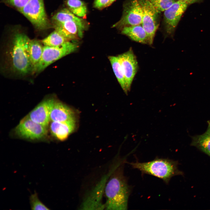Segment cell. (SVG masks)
Segmentation results:
<instances>
[{"label":"cell","instance_id":"6da1fadb","mask_svg":"<svg viewBox=\"0 0 210 210\" xmlns=\"http://www.w3.org/2000/svg\"><path fill=\"white\" fill-rule=\"evenodd\" d=\"M106 183L104 192L107 210H124L128 208L131 188L121 168H117Z\"/></svg>","mask_w":210,"mask_h":210},{"label":"cell","instance_id":"7a4b0ae2","mask_svg":"<svg viewBox=\"0 0 210 210\" xmlns=\"http://www.w3.org/2000/svg\"><path fill=\"white\" fill-rule=\"evenodd\" d=\"M30 39L25 34L17 32L13 36L10 45L9 53L11 68L20 76L32 73V67L28 52Z\"/></svg>","mask_w":210,"mask_h":210},{"label":"cell","instance_id":"3957f363","mask_svg":"<svg viewBox=\"0 0 210 210\" xmlns=\"http://www.w3.org/2000/svg\"><path fill=\"white\" fill-rule=\"evenodd\" d=\"M132 167L141 171L142 174L153 176L162 180L168 183L173 176L180 172L177 168L176 162L169 159L156 158L146 162L129 163Z\"/></svg>","mask_w":210,"mask_h":210},{"label":"cell","instance_id":"277c9868","mask_svg":"<svg viewBox=\"0 0 210 210\" xmlns=\"http://www.w3.org/2000/svg\"><path fill=\"white\" fill-rule=\"evenodd\" d=\"M19 11L38 30H43L53 27L46 13L43 0H30Z\"/></svg>","mask_w":210,"mask_h":210},{"label":"cell","instance_id":"5b68a950","mask_svg":"<svg viewBox=\"0 0 210 210\" xmlns=\"http://www.w3.org/2000/svg\"><path fill=\"white\" fill-rule=\"evenodd\" d=\"M78 47L77 43L70 41L58 46H44L41 59L34 69L32 74L41 72L53 62L75 51Z\"/></svg>","mask_w":210,"mask_h":210},{"label":"cell","instance_id":"8992f818","mask_svg":"<svg viewBox=\"0 0 210 210\" xmlns=\"http://www.w3.org/2000/svg\"><path fill=\"white\" fill-rule=\"evenodd\" d=\"M143 11L141 24L148 36L149 45L152 44L159 25V11L149 0H139Z\"/></svg>","mask_w":210,"mask_h":210},{"label":"cell","instance_id":"52a82bcc","mask_svg":"<svg viewBox=\"0 0 210 210\" xmlns=\"http://www.w3.org/2000/svg\"><path fill=\"white\" fill-rule=\"evenodd\" d=\"M113 171L104 176L100 181L86 194L80 205L82 210L103 209L105 204L102 203V198L109 176Z\"/></svg>","mask_w":210,"mask_h":210},{"label":"cell","instance_id":"ba28073f","mask_svg":"<svg viewBox=\"0 0 210 210\" xmlns=\"http://www.w3.org/2000/svg\"><path fill=\"white\" fill-rule=\"evenodd\" d=\"M143 11L139 0H130L124 5L121 18L113 27L122 28L126 26L141 24Z\"/></svg>","mask_w":210,"mask_h":210},{"label":"cell","instance_id":"9c48e42d","mask_svg":"<svg viewBox=\"0 0 210 210\" xmlns=\"http://www.w3.org/2000/svg\"><path fill=\"white\" fill-rule=\"evenodd\" d=\"M47 127L36 123L27 116L22 119L15 129L19 137L31 140L41 139L47 135Z\"/></svg>","mask_w":210,"mask_h":210},{"label":"cell","instance_id":"30bf717a","mask_svg":"<svg viewBox=\"0 0 210 210\" xmlns=\"http://www.w3.org/2000/svg\"><path fill=\"white\" fill-rule=\"evenodd\" d=\"M188 5L184 1L177 0L164 11L165 28L168 34L173 33Z\"/></svg>","mask_w":210,"mask_h":210},{"label":"cell","instance_id":"8fae6325","mask_svg":"<svg viewBox=\"0 0 210 210\" xmlns=\"http://www.w3.org/2000/svg\"><path fill=\"white\" fill-rule=\"evenodd\" d=\"M118 57L130 91L132 82L138 68L136 57L131 48L127 51L118 55Z\"/></svg>","mask_w":210,"mask_h":210},{"label":"cell","instance_id":"7c38bea8","mask_svg":"<svg viewBox=\"0 0 210 210\" xmlns=\"http://www.w3.org/2000/svg\"><path fill=\"white\" fill-rule=\"evenodd\" d=\"M55 99L52 97L46 98L27 116L34 121L47 127L50 121V111Z\"/></svg>","mask_w":210,"mask_h":210},{"label":"cell","instance_id":"4fadbf2b","mask_svg":"<svg viewBox=\"0 0 210 210\" xmlns=\"http://www.w3.org/2000/svg\"><path fill=\"white\" fill-rule=\"evenodd\" d=\"M50 118L51 121H76V114L72 108L56 99L50 111Z\"/></svg>","mask_w":210,"mask_h":210},{"label":"cell","instance_id":"5bb4252c","mask_svg":"<svg viewBox=\"0 0 210 210\" xmlns=\"http://www.w3.org/2000/svg\"><path fill=\"white\" fill-rule=\"evenodd\" d=\"M69 20L73 21L77 24L79 29V37L82 38L84 31L88 28V24L83 19L76 15L68 8L62 9L55 13L52 18L51 22L53 26Z\"/></svg>","mask_w":210,"mask_h":210},{"label":"cell","instance_id":"9a60e30c","mask_svg":"<svg viewBox=\"0 0 210 210\" xmlns=\"http://www.w3.org/2000/svg\"><path fill=\"white\" fill-rule=\"evenodd\" d=\"M51 122L50 125L51 133L54 137L61 141L66 139L76 127V121Z\"/></svg>","mask_w":210,"mask_h":210},{"label":"cell","instance_id":"2e32d148","mask_svg":"<svg viewBox=\"0 0 210 210\" xmlns=\"http://www.w3.org/2000/svg\"><path fill=\"white\" fill-rule=\"evenodd\" d=\"M121 33L136 42L149 44L147 35L141 24L126 26L122 28Z\"/></svg>","mask_w":210,"mask_h":210},{"label":"cell","instance_id":"e0dca14e","mask_svg":"<svg viewBox=\"0 0 210 210\" xmlns=\"http://www.w3.org/2000/svg\"><path fill=\"white\" fill-rule=\"evenodd\" d=\"M53 27L69 41L77 39L79 36V29L74 21H67L53 25Z\"/></svg>","mask_w":210,"mask_h":210},{"label":"cell","instance_id":"ac0fdd59","mask_svg":"<svg viewBox=\"0 0 210 210\" xmlns=\"http://www.w3.org/2000/svg\"><path fill=\"white\" fill-rule=\"evenodd\" d=\"M207 123V127L204 133L191 137V145L210 156V121Z\"/></svg>","mask_w":210,"mask_h":210},{"label":"cell","instance_id":"d6986e66","mask_svg":"<svg viewBox=\"0 0 210 210\" xmlns=\"http://www.w3.org/2000/svg\"><path fill=\"white\" fill-rule=\"evenodd\" d=\"M44 45L41 41L36 39H30L28 46V52L32 66V71L41 57Z\"/></svg>","mask_w":210,"mask_h":210},{"label":"cell","instance_id":"ffe728a7","mask_svg":"<svg viewBox=\"0 0 210 210\" xmlns=\"http://www.w3.org/2000/svg\"><path fill=\"white\" fill-rule=\"evenodd\" d=\"M109 59L119 83L125 93L127 94L130 91L118 56H110L109 57Z\"/></svg>","mask_w":210,"mask_h":210},{"label":"cell","instance_id":"44dd1931","mask_svg":"<svg viewBox=\"0 0 210 210\" xmlns=\"http://www.w3.org/2000/svg\"><path fill=\"white\" fill-rule=\"evenodd\" d=\"M65 4L67 8L76 15L83 18L86 17L87 8L83 1L81 0H66Z\"/></svg>","mask_w":210,"mask_h":210},{"label":"cell","instance_id":"7402d4cb","mask_svg":"<svg viewBox=\"0 0 210 210\" xmlns=\"http://www.w3.org/2000/svg\"><path fill=\"white\" fill-rule=\"evenodd\" d=\"M69 41L56 30H55L41 41L44 46L56 47L61 46Z\"/></svg>","mask_w":210,"mask_h":210},{"label":"cell","instance_id":"603a6c76","mask_svg":"<svg viewBox=\"0 0 210 210\" xmlns=\"http://www.w3.org/2000/svg\"><path fill=\"white\" fill-rule=\"evenodd\" d=\"M159 11H164L175 2L176 0H149Z\"/></svg>","mask_w":210,"mask_h":210},{"label":"cell","instance_id":"cb8c5ba5","mask_svg":"<svg viewBox=\"0 0 210 210\" xmlns=\"http://www.w3.org/2000/svg\"><path fill=\"white\" fill-rule=\"evenodd\" d=\"M29 201L32 210H49V209L39 200L37 194L35 192L30 196Z\"/></svg>","mask_w":210,"mask_h":210},{"label":"cell","instance_id":"d4e9b609","mask_svg":"<svg viewBox=\"0 0 210 210\" xmlns=\"http://www.w3.org/2000/svg\"><path fill=\"white\" fill-rule=\"evenodd\" d=\"M30 0H2V2L13 7L18 11L24 7Z\"/></svg>","mask_w":210,"mask_h":210},{"label":"cell","instance_id":"484cf974","mask_svg":"<svg viewBox=\"0 0 210 210\" xmlns=\"http://www.w3.org/2000/svg\"><path fill=\"white\" fill-rule=\"evenodd\" d=\"M111 4L110 0H94L93 6L96 8L101 10Z\"/></svg>","mask_w":210,"mask_h":210},{"label":"cell","instance_id":"4316f807","mask_svg":"<svg viewBox=\"0 0 210 210\" xmlns=\"http://www.w3.org/2000/svg\"><path fill=\"white\" fill-rule=\"evenodd\" d=\"M180 0L184 1L187 3L188 4H190L195 3L197 2L200 1L201 0Z\"/></svg>","mask_w":210,"mask_h":210},{"label":"cell","instance_id":"83f0119b","mask_svg":"<svg viewBox=\"0 0 210 210\" xmlns=\"http://www.w3.org/2000/svg\"><path fill=\"white\" fill-rule=\"evenodd\" d=\"M111 0V4L114 1L116 0Z\"/></svg>","mask_w":210,"mask_h":210}]
</instances>
